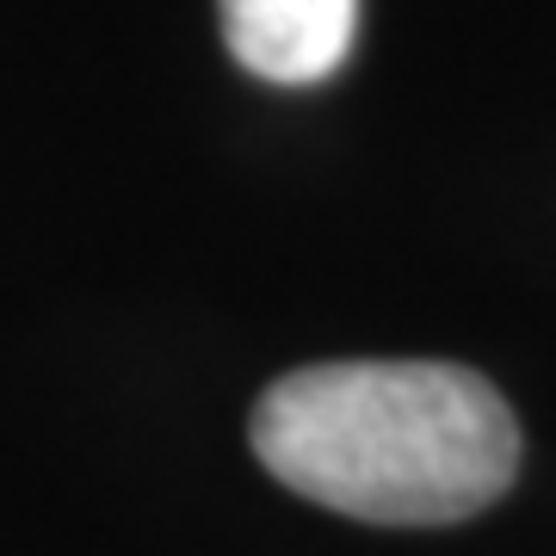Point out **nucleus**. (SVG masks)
Here are the masks:
<instances>
[{"mask_svg":"<svg viewBox=\"0 0 556 556\" xmlns=\"http://www.w3.org/2000/svg\"><path fill=\"white\" fill-rule=\"evenodd\" d=\"M254 457L291 495L371 526H452L507 495L519 420L445 358H340L254 402Z\"/></svg>","mask_w":556,"mask_h":556,"instance_id":"1","label":"nucleus"},{"mask_svg":"<svg viewBox=\"0 0 556 556\" xmlns=\"http://www.w3.org/2000/svg\"><path fill=\"white\" fill-rule=\"evenodd\" d=\"M223 43L273 87L328 80L353 50L358 0H217Z\"/></svg>","mask_w":556,"mask_h":556,"instance_id":"2","label":"nucleus"}]
</instances>
